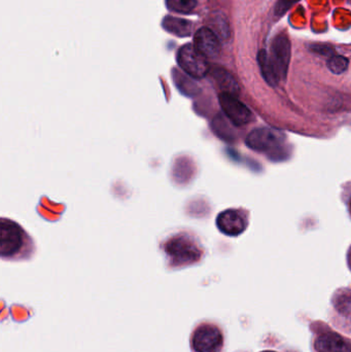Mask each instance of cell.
<instances>
[{
	"instance_id": "cell-1",
	"label": "cell",
	"mask_w": 351,
	"mask_h": 352,
	"mask_svg": "<svg viewBox=\"0 0 351 352\" xmlns=\"http://www.w3.org/2000/svg\"><path fill=\"white\" fill-rule=\"evenodd\" d=\"M177 62L183 72L194 78H202L210 72V65L193 45H185L179 49Z\"/></svg>"
},
{
	"instance_id": "cell-2",
	"label": "cell",
	"mask_w": 351,
	"mask_h": 352,
	"mask_svg": "<svg viewBox=\"0 0 351 352\" xmlns=\"http://www.w3.org/2000/svg\"><path fill=\"white\" fill-rule=\"evenodd\" d=\"M220 107L225 115L237 127L247 125L253 120V113L247 105L238 100L235 95L229 93H222L218 96Z\"/></svg>"
},
{
	"instance_id": "cell-3",
	"label": "cell",
	"mask_w": 351,
	"mask_h": 352,
	"mask_svg": "<svg viewBox=\"0 0 351 352\" xmlns=\"http://www.w3.org/2000/svg\"><path fill=\"white\" fill-rule=\"evenodd\" d=\"M282 132L271 128H260L253 130L247 138V146L257 152H268L275 150L284 142Z\"/></svg>"
},
{
	"instance_id": "cell-4",
	"label": "cell",
	"mask_w": 351,
	"mask_h": 352,
	"mask_svg": "<svg viewBox=\"0 0 351 352\" xmlns=\"http://www.w3.org/2000/svg\"><path fill=\"white\" fill-rule=\"evenodd\" d=\"M23 233L21 228L14 221L2 219L0 225V254L10 256L22 248Z\"/></svg>"
},
{
	"instance_id": "cell-5",
	"label": "cell",
	"mask_w": 351,
	"mask_h": 352,
	"mask_svg": "<svg viewBox=\"0 0 351 352\" xmlns=\"http://www.w3.org/2000/svg\"><path fill=\"white\" fill-rule=\"evenodd\" d=\"M270 58L280 80H284L288 74L291 60L290 39L284 33H280L274 38Z\"/></svg>"
},
{
	"instance_id": "cell-6",
	"label": "cell",
	"mask_w": 351,
	"mask_h": 352,
	"mask_svg": "<svg viewBox=\"0 0 351 352\" xmlns=\"http://www.w3.org/2000/svg\"><path fill=\"white\" fill-rule=\"evenodd\" d=\"M167 254L181 263L194 262L200 256V250L195 243L185 236L172 238L165 246Z\"/></svg>"
},
{
	"instance_id": "cell-7",
	"label": "cell",
	"mask_w": 351,
	"mask_h": 352,
	"mask_svg": "<svg viewBox=\"0 0 351 352\" xmlns=\"http://www.w3.org/2000/svg\"><path fill=\"white\" fill-rule=\"evenodd\" d=\"M222 343L220 330L212 326L201 327L194 334L193 345L197 352H218Z\"/></svg>"
},
{
	"instance_id": "cell-8",
	"label": "cell",
	"mask_w": 351,
	"mask_h": 352,
	"mask_svg": "<svg viewBox=\"0 0 351 352\" xmlns=\"http://www.w3.org/2000/svg\"><path fill=\"white\" fill-rule=\"evenodd\" d=\"M216 225L225 235L238 236L247 229V219L241 211L228 209L218 214Z\"/></svg>"
},
{
	"instance_id": "cell-9",
	"label": "cell",
	"mask_w": 351,
	"mask_h": 352,
	"mask_svg": "<svg viewBox=\"0 0 351 352\" xmlns=\"http://www.w3.org/2000/svg\"><path fill=\"white\" fill-rule=\"evenodd\" d=\"M195 47L204 56V57L214 58L220 54V43L218 36L212 29H199L196 33Z\"/></svg>"
},
{
	"instance_id": "cell-10",
	"label": "cell",
	"mask_w": 351,
	"mask_h": 352,
	"mask_svg": "<svg viewBox=\"0 0 351 352\" xmlns=\"http://www.w3.org/2000/svg\"><path fill=\"white\" fill-rule=\"evenodd\" d=\"M319 352H351V344L346 339L334 333H327L317 340Z\"/></svg>"
},
{
	"instance_id": "cell-11",
	"label": "cell",
	"mask_w": 351,
	"mask_h": 352,
	"mask_svg": "<svg viewBox=\"0 0 351 352\" xmlns=\"http://www.w3.org/2000/svg\"><path fill=\"white\" fill-rule=\"evenodd\" d=\"M258 63H259L262 76H263L266 82L271 87L278 86L280 78L267 52L264 51V50L259 52V54H258Z\"/></svg>"
},
{
	"instance_id": "cell-12",
	"label": "cell",
	"mask_w": 351,
	"mask_h": 352,
	"mask_svg": "<svg viewBox=\"0 0 351 352\" xmlns=\"http://www.w3.org/2000/svg\"><path fill=\"white\" fill-rule=\"evenodd\" d=\"M165 30L179 37H188L191 35L192 23L185 19L167 16L163 20Z\"/></svg>"
},
{
	"instance_id": "cell-13",
	"label": "cell",
	"mask_w": 351,
	"mask_h": 352,
	"mask_svg": "<svg viewBox=\"0 0 351 352\" xmlns=\"http://www.w3.org/2000/svg\"><path fill=\"white\" fill-rule=\"evenodd\" d=\"M214 78L218 82V86L224 92L229 94H237L239 92L238 84L228 72L224 69H216L214 74Z\"/></svg>"
},
{
	"instance_id": "cell-14",
	"label": "cell",
	"mask_w": 351,
	"mask_h": 352,
	"mask_svg": "<svg viewBox=\"0 0 351 352\" xmlns=\"http://www.w3.org/2000/svg\"><path fill=\"white\" fill-rule=\"evenodd\" d=\"M167 6L172 12L179 14H189L195 8L196 0H166Z\"/></svg>"
},
{
	"instance_id": "cell-15",
	"label": "cell",
	"mask_w": 351,
	"mask_h": 352,
	"mask_svg": "<svg viewBox=\"0 0 351 352\" xmlns=\"http://www.w3.org/2000/svg\"><path fill=\"white\" fill-rule=\"evenodd\" d=\"M348 64L350 61L344 56L333 55L328 60V67L335 74H343L348 69Z\"/></svg>"
},
{
	"instance_id": "cell-16",
	"label": "cell",
	"mask_w": 351,
	"mask_h": 352,
	"mask_svg": "<svg viewBox=\"0 0 351 352\" xmlns=\"http://www.w3.org/2000/svg\"><path fill=\"white\" fill-rule=\"evenodd\" d=\"M300 0H278L275 6V16H282Z\"/></svg>"
},
{
	"instance_id": "cell-17",
	"label": "cell",
	"mask_w": 351,
	"mask_h": 352,
	"mask_svg": "<svg viewBox=\"0 0 351 352\" xmlns=\"http://www.w3.org/2000/svg\"><path fill=\"white\" fill-rule=\"evenodd\" d=\"M310 50L315 52V53L321 54V55L324 56H330L331 57V56L334 55L333 47L328 45H311Z\"/></svg>"
},
{
	"instance_id": "cell-18",
	"label": "cell",
	"mask_w": 351,
	"mask_h": 352,
	"mask_svg": "<svg viewBox=\"0 0 351 352\" xmlns=\"http://www.w3.org/2000/svg\"><path fill=\"white\" fill-rule=\"evenodd\" d=\"M350 212H351V202H350Z\"/></svg>"
},
{
	"instance_id": "cell-19",
	"label": "cell",
	"mask_w": 351,
	"mask_h": 352,
	"mask_svg": "<svg viewBox=\"0 0 351 352\" xmlns=\"http://www.w3.org/2000/svg\"><path fill=\"white\" fill-rule=\"evenodd\" d=\"M264 352H273V351H264Z\"/></svg>"
}]
</instances>
